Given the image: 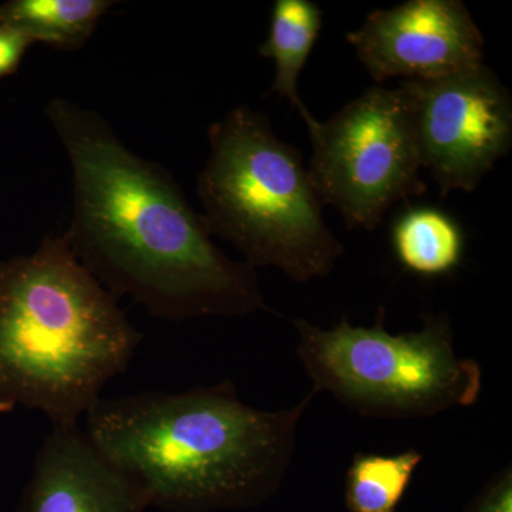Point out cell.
I'll list each match as a JSON object with an SVG mask.
<instances>
[{"mask_svg": "<svg viewBox=\"0 0 512 512\" xmlns=\"http://www.w3.org/2000/svg\"><path fill=\"white\" fill-rule=\"evenodd\" d=\"M208 141L197 192L212 238L299 284L328 276L345 247L326 225L301 153L248 106L212 124Z\"/></svg>", "mask_w": 512, "mask_h": 512, "instance_id": "277c9868", "label": "cell"}, {"mask_svg": "<svg viewBox=\"0 0 512 512\" xmlns=\"http://www.w3.org/2000/svg\"><path fill=\"white\" fill-rule=\"evenodd\" d=\"M30 45L32 40L19 30L0 25V79L18 70Z\"/></svg>", "mask_w": 512, "mask_h": 512, "instance_id": "9a60e30c", "label": "cell"}, {"mask_svg": "<svg viewBox=\"0 0 512 512\" xmlns=\"http://www.w3.org/2000/svg\"><path fill=\"white\" fill-rule=\"evenodd\" d=\"M143 491L110 464L82 426L50 429L33 461L20 512H146Z\"/></svg>", "mask_w": 512, "mask_h": 512, "instance_id": "9c48e42d", "label": "cell"}, {"mask_svg": "<svg viewBox=\"0 0 512 512\" xmlns=\"http://www.w3.org/2000/svg\"><path fill=\"white\" fill-rule=\"evenodd\" d=\"M417 332L389 333L386 311L375 325L355 326L340 319L322 329L293 320L299 362L313 392L332 394L339 403L373 419H421L454 407H471L483 390V370L457 355L451 320L424 313Z\"/></svg>", "mask_w": 512, "mask_h": 512, "instance_id": "5b68a950", "label": "cell"}, {"mask_svg": "<svg viewBox=\"0 0 512 512\" xmlns=\"http://www.w3.org/2000/svg\"><path fill=\"white\" fill-rule=\"evenodd\" d=\"M377 84L434 80L484 63V37L461 0H409L346 35Z\"/></svg>", "mask_w": 512, "mask_h": 512, "instance_id": "ba28073f", "label": "cell"}, {"mask_svg": "<svg viewBox=\"0 0 512 512\" xmlns=\"http://www.w3.org/2000/svg\"><path fill=\"white\" fill-rule=\"evenodd\" d=\"M309 180L352 229L373 231L397 201L421 195L419 141L402 86H375L309 131Z\"/></svg>", "mask_w": 512, "mask_h": 512, "instance_id": "8992f818", "label": "cell"}, {"mask_svg": "<svg viewBox=\"0 0 512 512\" xmlns=\"http://www.w3.org/2000/svg\"><path fill=\"white\" fill-rule=\"evenodd\" d=\"M322 22L323 10L312 0H275L269 35L259 47V55L275 63L271 93L288 99L309 131L318 126V120L303 103L298 84Z\"/></svg>", "mask_w": 512, "mask_h": 512, "instance_id": "30bf717a", "label": "cell"}, {"mask_svg": "<svg viewBox=\"0 0 512 512\" xmlns=\"http://www.w3.org/2000/svg\"><path fill=\"white\" fill-rule=\"evenodd\" d=\"M141 342L63 234L0 261V414L23 407L45 414L50 429L82 426Z\"/></svg>", "mask_w": 512, "mask_h": 512, "instance_id": "3957f363", "label": "cell"}, {"mask_svg": "<svg viewBox=\"0 0 512 512\" xmlns=\"http://www.w3.org/2000/svg\"><path fill=\"white\" fill-rule=\"evenodd\" d=\"M416 448L392 456L357 453L346 474L350 512H394L423 461Z\"/></svg>", "mask_w": 512, "mask_h": 512, "instance_id": "4fadbf2b", "label": "cell"}, {"mask_svg": "<svg viewBox=\"0 0 512 512\" xmlns=\"http://www.w3.org/2000/svg\"><path fill=\"white\" fill-rule=\"evenodd\" d=\"M473 512H512L511 466L505 468L487 484Z\"/></svg>", "mask_w": 512, "mask_h": 512, "instance_id": "5bb4252c", "label": "cell"}, {"mask_svg": "<svg viewBox=\"0 0 512 512\" xmlns=\"http://www.w3.org/2000/svg\"><path fill=\"white\" fill-rule=\"evenodd\" d=\"M463 229L446 212L410 208L392 228V247L406 271L424 278L453 272L463 261Z\"/></svg>", "mask_w": 512, "mask_h": 512, "instance_id": "8fae6325", "label": "cell"}, {"mask_svg": "<svg viewBox=\"0 0 512 512\" xmlns=\"http://www.w3.org/2000/svg\"><path fill=\"white\" fill-rule=\"evenodd\" d=\"M412 107L421 165L446 197L473 192L512 146V99L484 63L400 84Z\"/></svg>", "mask_w": 512, "mask_h": 512, "instance_id": "52a82bcc", "label": "cell"}, {"mask_svg": "<svg viewBox=\"0 0 512 512\" xmlns=\"http://www.w3.org/2000/svg\"><path fill=\"white\" fill-rule=\"evenodd\" d=\"M46 114L72 167L64 238L107 291L170 322L268 311L256 269L217 247L163 167L137 156L103 117L73 101L50 100Z\"/></svg>", "mask_w": 512, "mask_h": 512, "instance_id": "6da1fadb", "label": "cell"}, {"mask_svg": "<svg viewBox=\"0 0 512 512\" xmlns=\"http://www.w3.org/2000/svg\"><path fill=\"white\" fill-rule=\"evenodd\" d=\"M111 0H10L0 6V25L19 30L32 43L77 50L96 30Z\"/></svg>", "mask_w": 512, "mask_h": 512, "instance_id": "7c38bea8", "label": "cell"}, {"mask_svg": "<svg viewBox=\"0 0 512 512\" xmlns=\"http://www.w3.org/2000/svg\"><path fill=\"white\" fill-rule=\"evenodd\" d=\"M316 393L256 409L231 380L184 392L101 397L84 417L94 448L143 491L148 507L204 512L258 503L281 484Z\"/></svg>", "mask_w": 512, "mask_h": 512, "instance_id": "7a4b0ae2", "label": "cell"}]
</instances>
